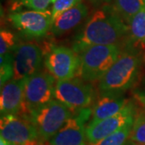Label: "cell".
Here are the masks:
<instances>
[{
    "label": "cell",
    "mask_w": 145,
    "mask_h": 145,
    "mask_svg": "<svg viewBox=\"0 0 145 145\" xmlns=\"http://www.w3.org/2000/svg\"><path fill=\"white\" fill-rule=\"evenodd\" d=\"M52 3V0H15V8L26 7L34 10H47L49 5Z\"/></svg>",
    "instance_id": "22"
},
{
    "label": "cell",
    "mask_w": 145,
    "mask_h": 145,
    "mask_svg": "<svg viewBox=\"0 0 145 145\" xmlns=\"http://www.w3.org/2000/svg\"><path fill=\"white\" fill-rule=\"evenodd\" d=\"M139 53L127 49L99 80V88L103 94H121L130 89L139 73Z\"/></svg>",
    "instance_id": "2"
},
{
    "label": "cell",
    "mask_w": 145,
    "mask_h": 145,
    "mask_svg": "<svg viewBox=\"0 0 145 145\" xmlns=\"http://www.w3.org/2000/svg\"><path fill=\"white\" fill-rule=\"evenodd\" d=\"M113 7L128 24L130 20L145 7V0H113Z\"/></svg>",
    "instance_id": "17"
},
{
    "label": "cell",
    "mask_w": 145,
    "mask_h": 145,
    "mask_svg": "<svg viewBox=\"0 0 145 145\" xmlns=\"http://www.w3.org/2000/svg\"><path fill=\"white\" fill-rule=\"evenodd\" d=\"M129 140L136 145H145V109L135 113Z\"/></svg>",
    "instance_id": "19"
},
{
    "label": "cell",
    "mask_w": 145,
    "mask_h": 145,
    "mask_svg": "<svg viewBox=\"0 0 145 145\" xmlns=\"http://www.w3.org/2000/svg\"><path fill=\"white\" fill-rule=\"evenodd\" d=\"M81 0H55L52 3V20L66 10L71 9L80 3Z\"/></svg>",
    "instance_id": "23"
},
{
    "label": "cell",
    "mask_w": 145,
    "mask_h": 145,
    "mask_svg": "<svg viewBox=\"0 0 145 145\" xmlns=\"http://www.w3.org/2000/svg\"><path fill=\"white\" fill-rule=\"evenodd\" d=\"M44 142H45V141H42V140L39 141L38 140H33V141H31V142H28L27 144H26L24 145H45L44 144ZM48 145H49V144H48Z\"/></svg>",
    "instance_id": "26"
},
{
    "label": "cell",
    "mask_w": 145,
    "mask_h": 145,
    "mask_svg": "<svg viewBox=\"0 0 145 145\" xmlns=\"http://www.w3.org/2000/svg\"><path fill=\"white\" fill-rule=\"evenodd\" d=\"M90 114V110L84 109L76 117H70L49 140L50 145H86L85 122Z\"/></svg>",
    "instance_id": "12"
},
{
    "label": "cell",
    "mask_w": 145,
    "mask_h": 145,
    "mask_svg": "<svg viewBox=\"0 0 145 145\" xmlns=\"http://www.w3.org/2000/svg\"><path fill=\"white\" fill-rule=\"evenodd\" d=\"M129 102L121 94H103L94 104L89 123L114 116L120 112Z\"/></svg>",
    "instance_id": "15"
},
{
    "label": "cell",
    "mask_w": 145,
    "mask_h": 145,
    "mask_svg": "<svg viewBox=\"0 0 145 145\" xmlns=\"http://www.w3.org/2000/svg\"><path fill=\"white\" fill-rule=\"evenodd\" d=\"M43 60L41 48L34 43L17 44L14 50L15 80L29 78L40 71Z\"/></svg>",
    "instance_id": "11"
},
{
    "label": "cell",
    "mask_w": 145,
    "mask_h": 145,
    "mask_svg": "<svg viewBox=\"0 0 145 145\" xmlns=\"http://www.w3.org/2000/svg\"><path fill=\"white\" fill-rule=\"evenodd\" d=\"M55 78L49 72L39 71L26 79L21 111L29 116L32 111L45 105L54 98Z\"/></svg>",
    "instance_id": "5"
},
{
    "label": "cell",
    "mask_w": 145,
    "mask_h": 145,
    "mask_svg": "<svg viewBox=\"0 0 145 145\" xmlns=\"http://www.w3.org/2000/svg\"><path fill=\"white\" fill-rule=\"evenodd\" d=\"M128 24L113 7L103 6L88 19L73 44V50L80 52L91 45L117 44L127 36Z\"/></svg>",
    "instance_id": "1"
},
{
    "label": "cell",
    "mask_w": 145,
    "mask_h": 145,
    "mask_svg": "<svg viewBox=\"0 0 145 145\" xmlns=\"http://www.w3.org/2000/svg\"><path fill=\"white\" fill-rule=\"evenodd\" d=\"M49 145H50V144H49Z\"/></svg>",
    "instance_id": "30"
},
{
    "label": "cell",
    "mask_w": 145,
    "mask_h": 145,
    "mask_svg": "<svg viewBox=\"0 0 145 145\" xmlns=\"http://www.w3.org/2000/svg\"><path fill=\"white\" fill-rule=\"evenodd\" d=\"M26 79L11 80L1 88L0 110L1 116L20 113L24 102Z\"/></svg>",
    "instance_id": "13"
},
{
    "label": "cell",
    "mask_w": 145,
    "mask_h": 145,
    "mask_svg": "<svg viewBox=\"0 0 145 145\" xmlns=\"http://www.w3.org/2000/svg\"><path fill=\"white\" fill-rule=\"evenodd\" d=\"M92 86L82 78H72L57 81L54 99L66 106L71 112L86 109L93 100Z\"/></svg>",
    "instance_id": "6"
},
{
    "label": "cell",
    "mask_w": 145,
    "mask_h": 145,
    "mask_svg": "<svg viewBox=\"0 0 145 145\" xmlns=\"http://www.w3.org/2000/svg\"><path fill=\"white\" fill-rule=\"evenodd\" d=\"M88 14L87 7L82 3L71 9L60 14L52 20L51 31L53 35L59 36L66 33L79 25Z\"/></svg>",
    "instance_id": "14"
},
{
    "label": "cell",
    "mask_w": 145,
    "mask_h": 145,
    "mask_svg": "<svg viewBox=\"0 0 145 145\" xmlns=\"http://www.w3.org/2000/svg\"><path fill=\"white\" fill-rule=\"evenodd\" d=\"M78 73L86 82L100 80L120 55L118 44L91 45L82 50Z\"/></svg>",
    "instance_id": "3"
},
{
    "label": "cell",
    "mask_w": 145,
    "mask_h": 145,
    "mask_svg": "<svg viewBox=\"0 0 145 145\" xmlns=\"http://www.w3.org/2000/svg\"><path fill=\"white\" fill-rule=\"evenodd\" d=\"M79 57L73 49L52 45L44 57V65L57 81L69 79L79 69Z\"/></svg>",
    "instance_id": "7"
},
{
    "label": "cell",
    "mask_w": 145,
    "mask_h": 145,
    "mask_svg": "<svg viewBox=\"0 0 145 145\" xmlns=\"http://www.w3.org/2000/svg\"><path fill=\"white\" fill-rule=\"evenodd\" d=\"M14 77V54L7 53L0 57V86L1 88Z\"/></svg>",
    "instance_id": "20"
},
{
    "label": "cell",
    "mask_w": 145,
    "mask_h": 145,
    "mask_svg": "<svg viewBox=\"0 0 145 145\" xmlns=\"http://www.w3.org/2000/svg\"><path fill=\"white\" fill-rule=\"evenodd\" d=\"M135 113L136 111L133 104L128 103L124 108L114 116L93 123H89L86 128L89 144L103 140L104 138L113 134L128 123L133 122L135 119Z\"/></svg>",
    "instance_id": "10"
},
{
    "label": "cell",
    "mask_w": 145,
    "mask_h": 145,
    "mask_svg": "<svg viewBox=\"0 0 145 145\" xmlns=\"http://www.w3.org/2000/svg\"><path fill=\"white\" fill-rule=\"evenodd\" d=\"M9 20L16 28L27 36L39 38L51 29L52 11L25 10L14 12L9 15Z\"/></svg>",
    "instance_id": "9"
},
{
    "label": "cell",
    "mask_w": 145,
    "mask_h": 145,
    "mask_svg": "<svg viewBox=\"0 0 145 145\" xmlns=\"http://www.w3.org/2000/svg\"><path fill=\"white\" fill-rule=\"evenodd\" d=\"M128 49L140 53L145 50V7L136 13L128 23Z\"/></svg>",
    "instance_id": "16"
},
{
    "label": "cell",
    "mask_w": 145,
    "mask_h": 145,
    "mask_svg": "<svg viewBox=\"0 0 145 145\" xmlns=\"http://www.w3.org/2000/svg\"><path fill=\"white\" fill-rule=\"evenodd\" d=\"M94 5H102V4H103V3H107L109 2H110L111 0H89Z\"/></svg>",
    "instance_id": "25"
},
{
    "label": "cell",
    "mask_w": 145,
    "mask_h": 145,
    "mask_svg": "<svg viewBox=\"0 0 145 145\" xmlns=\"http://www.w3.org/2000/svg\"><path fill=\"white\" fill-rule=\"evenodd\" d=\"M16 46V36L10 31L2 29L0 32V55L11 53Z\"/></svg>",
    "instance_id": "21"
},
{
    "label": "cell",
    "mask_w": 145,
    "mask_h": 145,
    "mask_svg": "<svg viewBox=\"0 0 145 145\" xmlns=\"http://www.w3.org/2000/svg\"><path fill=\"white\" fill-rule=\"evenodd\" d=\"M0 133L1 137L10 145H24L40 139L37 129L31 120L16 114L1 116Z\"/></svg>",
    "instance_id": "8"
},
{
    "label": "cell",
    "mask_w": 145,
    "mask_h": 145,
    "mask_svg": "<svg viewBox=\"0 0 145 145\" xmlns=\"http://www.w3.org/2000/svg\"><path fill=\"white\" fill-rule=\"evenodd\" d=\"M0 145H10L7 141L4 140L3 137H0Z\"/></svg>",
    "instance_id": "27"
},
{
    "label": "cell",
    "mask_w": 145,
    "mask_h": 145,
    "mask_svg": "<svg viewBox=\"0 0 145 145\" xmlns=\"http://www.w3.org/2000/svg\"><path fill=\"white\" fill-rule=\"evenodd\" d=\"M136 97L140 102V103L144 106V107L145 109V89L142 90V91H139L138 93H136Z\"/></svg>",
    "instance_id": "24"
},
{
    "label": "cell",
    "mask_w": 145,
    "mask_h": 145,
    "mask_svg": "<svg viewBox=\"0 0 145 145\" xmlns=\"http://www.w3.org/2000/svg\"><path fill=\"white\" fill-rule=\"evenodd\" d=\"M133 123L134 121L128 123L113 134L104 138L103 140L94 144H89V145H125L129 140Z\"/></svg>",
    "instance_id": "18"
},
{
    "label": "cell",
    "mask_w": 145,
    "mask_h": 145,
    "mask_svg": "<svg viewBox=\"0 0 145 145\" xmlns=\"http://www.w3.org/2000/svg\"><path fill=\"white\" fill-rule=\"evenodd\" d=\"M72 112L66 106L56 99L31 112L29 119L37 129L42 141L52 139L71 117Z\"/></svg>",
    "instance_id": "4"
},
{
    "label": "cell",
    "mask_w": 145,
    "mask_h": 145,
    "mask_svg": "<svg viewBox=\"0 0 145 145\" xmlns=\"http://www.w3.org/2000/svg\"><path fill=\"white\" fill-rule=\"evenodd\" d=\"M54 1H55V0H52V3H53V2H54Z\"/></svg>",
    "instance_id": "29"
},
{
    "label": "cell",
    "mask_w": 145,
    "mask_h": 145,
    "mask_svg": "<svg viewBox=\"0 0 145 145\" xmlns=\"http://www.w3.org/2000/svg\"><path fill=\"white\" fill-rule=\"evenodd\" d=\"M125 145H136V144H134L133 142H131V140H128V141H127V142L126 143V144H125Z\"/></svg>",
    "instance_id": "28"
}]
</instances>
